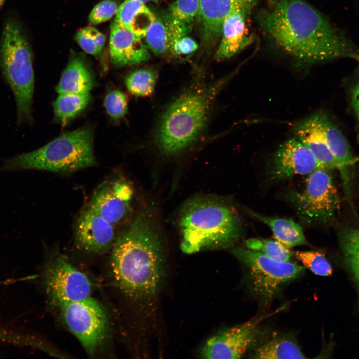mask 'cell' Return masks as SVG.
<instances>
[{
  "label": "cell",
  "mask_w": 359,
  "mask_h": 359,
  "mask_svg": "<svg viewBox=\"0 0 359 359\" xmlns=\"http://www.w3.org/2000/svg\"><path fill=\"white\" fill-rule=\"evenodd\" d=\"M261 24L277 47L299 62L311 64L344 58L359 62V49L303 0H278L264 13Z\"/></svg>",
  "instance_id": "6da1fadb"
},
{
  "label": "cell",
  "mask_w": 359,
  "mask_h": 359,
  "mask_svg": "<svg viewBox=\"0 0 359 359\" xmlns=\"http://www.w3.org/2000/svg\"><path fill=\"white\" fill-rule=\"evenodd\" d=\"M164 244L152 206L143 207L117 238L111 258L116 284L127 297L150 299L161 287L165 273Z\"/></svg>",
  "instance_id": "7a4b0ae2"
},
{
  "label": "cell",
  "mask_w": 359,
  "mask_h": 359,
  "mask_svg": "<svg viewBox=\"0 0 359 359\" xmlns=\"http://www.w3.org/2000/svg\"><path fill=\"white\" fill-rule=\"evenodd\" d=\"M180 248L186 254L232 246L242 232L235 208L219 197L201 195L188 200L179 217Z\"/></svg>",
  "instance_id": "3957f363"
},
{
  "label": "cell",
  "mask_w": 359,
  "mask_h": 359,
  "mask_svg": "<svg viewBox=\"0 0 359 359\" xmlns=\"http://www.w3.org/2000/svg\"><path fill=\"white\" fill-rule=\"evenodd\" d=\"M235 72L208 85L192 88L174 100L162 114L155 134L160 152L171 156L193 144L206 124L215 100Z\"/></svg>",
  "instance_id": "277c9868"
},
{
  "label": "cell",
  "mask_w": 359,
  "mask_h": 359,
  "mask_svg": "<svg viewBox=\"0 0 359 359\" xmlns=\"http://www.w3.org/2000/svg\"><path fill=\"white\" fill-rule=\"evenodd\" d=\"M93 140V131L89 127L66 132L35 151L5 160L0 170L71 172L91 167L96 164Z\"/></svg>",
  "instance_id": "5b68a950"
},
{
  "label": "cell",
  "mask_w": 359,
  "mask_h": 359,
  "mask_svg": "<svg viewBox=\"0 0 359 359\" xmlns=\"http://www.w3.org/2000/svg\"><path fill=\"white\" fill-rule=\"evenodd\" d=\"M0 63L15 96L17 124L31 122L34 77L31 49L18 23L6 22L2 32Z\"/></svg>",
  "instance_id": "8992f818"
},
{
  "label": "cell",
  "mask_w": 359,
  "mask_h": 359,
  "mask_svg": "<svg viewBox=\"0 0 359 359\" xmlns=\"http://www.w3.org/2000/svg\"><path fill=\"white\" fill-rule=\"evenodd\" d=\"M231 251L244 267L253 293L265 301L274 298L284 286L304 270L301 265L275 260L247 248L236 247Z\"/></svg>",
  "instance_id": "52a82bcc"
},
{
  "label": "cell",
  "mask_w": 359,
  "mask_h": 359,
  "mask_svg": "<svg viewBox=\"0 0 359 359\" xmlns=\"http://www.w3.org/2000/svg\"><path fill=\"white\" fill-rule=\"evenodd\" d=\"M60 318L89 355H94L108 335V321L102 305L91 297L63 303L58 307Z\"/></svg>",
  "instance_id": "ba28073f"
},
{
  "label": "cell",
  "mask_w": 359,
  "mask_h": 359,
  "mask_svg": "<svg viewBox=\"0 0 359 359\" xmlns=\"http://www.w3.org/2000/svg\"><path fill=\"white\" fill-rule=\"evenodd\" d=\"M294 196L299 215L308 223L327 222L339 207L337 191L324 168H318L309 174L304 190Z\"/></svg>",
  "instance_id": "9c48e42d"
},
{
  "label": "cell",
  "mask_w": 359,
  "mask_h": 359,
  "mask_svg": "<svg viewBox=\"0 0 359 359\" xmlns=\"http://www.w3.org/2000/svg\"><path fill=\"white\" fill-rule=\"evenodd\" d=\"M44 283L49 299L56 307L91 297L92 286L89 278L63 257H57L47 264Z\"/></svg>",
  "instance_id": "30bf717a"
},
{
  "label": "cell",
  "mask_w": 359,
  "mask_h": 359,
  "mask_svg": "<svg viewBox=\"0 0 359 359\" xmlns=\"http://www.w3.org/2000/svg\"><path fill=\"white\" fill-rule=\"evenodd\" d=\"M277 311L254 317L219 332L205 343L200 355L203 359L241 358L255 342L261 323Z\"/></svg>",
  "instance_id": "8fae6325"
},
{
  "label": "cell",
  "mask_w": 359,
  "mask_h": 359,
  "mask_svg": "<svg viewBox=\"0 0 359 359\" xmlns=\"http://www.w3.org/2000/svg\"><path fill=\"white\" fill-rule=\"evenodd\" d=\"M132 186L124 181L107 182L93 194L88 207L113 225L122 223L131 211Z\"/></svg>",
  "instance_id": "7c38bea8"
},
{
  "label": "cell",
  "mask_w": 359,
  "mask_h": 359,
  "mask_svg": "<svg viewBox=\"0 0 359 359\" xmlns=\"http://www.w3.org/2000/svg\"><path fill=\"white\" fill-rule=\"evenodd\" d=\"M320 168L310 150L298 139L284 142L277 150L271 171L272 180H280L297 175L309 174Z\"/></svg>",
  "instance_id": "4fadbf2b"
},
{
  "label": "cell",
  "mask_w": 359,
  "mask_h": 359,
  "mask_svg": "<svg viewBox=\"0 0 359 359\" xmlns=\"http://www.w3.org/2000/svg\"><path fill=\"white\" fill-rule=\"evenodd\" d=\"M114 225L87 207L77 222L75 241L83 251L100 253L110 248L115 241Z\"/></svg>",
  "instance_id": "5bb4252c"
},
{
  "label": "cell",
  "mask_w": 359,
  "mask_h": 359,
  "mask_svg": "<svg viewBox=\"0 0 359 359\" xmlns=\"http://www.w3.org/2000/svg\"><path fill=\"white\" fill-rule=\"evenodd\" d=\"M254 6H246L230 13L223 21L221 40L215 59L223 61L236 55L252 43L253 36L247 27V18Z\"/></svg>",
  "instance_id": "9a60e30c"
},
{
  "label": "cell",
  "mask_w": 359,
  "mask_h": 359,
  "mask_svg": "<svg viewBox=\"0 0 359 359\" xmlns=\"http://www.w3.org/2000/svg\"><path fill=\"white\" fill-rule=\"evenodd\" d=\"M141 39L114 20L111 25L109 39L113 64L123 67L148 61L151 55Z\"/></svg>",
  "instance_id": "2e32d148"
},
{
  "label": "cell",
  "mask_w": 359,
  "mask_h": 359,
  "mask_svg": "<svg viewBox=\"0 0 359 359\" xmlns=\"http://www.w3.org/2000/svg\"><path fill=\"white\" fill-rule=\"evenodd\" d=\"M295 138L312 152L321 168H339L326 140L322 112L315 113L297 122L293 127Z\"/></svg>",
  "instance_id": "e0dca14e"
},
{
  "label": "cell",
  "mask_w": 359,
  "mask_h": 359,
  "mask_svg": "<svg viewBox=\"0 0 359 359\" xmlns=\"http://www.w3.org/2000/svg\"><path fill=\"white\" fill-rule=\"evenodd\" d=\"M258 0H199L198 14L202 36L206 44H213L221 36L226 17L234 10L246 6H254Z\"/></svg>",
  "instance_id": "ac0fdd59"
},
{
  "label": "cell",
  "mask_w": 359,
  "mask_h": 359,
  "mask_svg": "<svg viewBox=\"0 0 359 359\" xmlns=\"http://www.w3.org/2000/svg\"><path fill=\"white\" fill-rule=\"evenodd\" d=\"M186 33L185 23L172 15L167 21L156 17L144 37L146 45L155 54L161 55Z\"/></svg>",
  "instance_id": "d6986e66"
},
{
  "label": "cell",
  "mask_w": 359,
  "mask_h": 359,
  "mask_svg": "<svg viewBox=\"0 0 359 359\" xmlns=\"http://www.w3.org/2000/svg\"><path fill=\"white\" fill-rule=\"evenodd\" d=\"M155 19L153 13L140 0H125L118 7L115 20L143 38Z\"/></svg>",
  "instance_id": "ffe728a7"
},
{
  "label": "cell",
  "mask_w": 359,
  "mask_h": 359,
  "mask_svg": "<svg viewBox=\"0 0 359 359\" xmlns=\"http://www.w3.org/2000/svg\"><path fill=\"white\" fill-rule=\"evenodd\" d=\"M95 84L94 76L86 63L79 57H72L64 69L56 90L61 93H88Z\"/></svg>",
  "instance_id": "44dd1931"
},
{
  "label": "cell",
  "mask_w": 359,
  "mask_h": 359,
  "mask_svg": "<svg viewBox=\"0 0 359 359\" xmlns=\"http://www.w3.org/2000/svg\"><path fill=\"white\" fill-rule=\"evenodd\" d=\"M322 123L327 144L337 161L346 184L348 182V167L354 160L350 145L338 127L323 112Z\"/></svg>",
  "instance_id": "7402d4cb"
},
{
  "label": "cell",
  "mask_w": 359,
  "mask_h": 359,
  "mask_svg": "<svg viewBox=\"0 0 359 359\" xmlns=\"http://www.w3.org/2000/svg\"><path fill=\"white\" fill-rule=\"evenodd\" d=\"M249 214L271 229L275 239L287 247L307 244L302 227L292 219L263 216L252 211Z\"/></svg>",
  "instance_id": "603a6c76"
},
{
  "label": "cell",
  "mask_w": 359,
  "mask_h": 359,
  "mask_svg": "<svg viewBox=\"0 0 359 359\" xmlns=\"http://www.w3.org/2000/svg\"><path fill=\"white\" fill-rule=\"evenodd\" d=\"M252 358L262 359H305L295 340L286 336H275L264 341L255 350Z\"/></svg>",
  "instance_id": "cb8c5ba5"
},
{
  "label": "cell",
  "mask_w": 359,
  "mask_h": 359,
  "mask_svg": "<svg viewBox=\"0 0 359 359\" xmlns=\"http://www.w3.org/2000/svg\"><path fill=\"white\" fill-rule=\"evenodd\" d=\"M88 93H61L53 103L54 116L57 120L66 123L88 105L91 100Z\"/></svg>",
  "instance_id": "d4e9b609"
},
{
  "label": "cell",
  "mask_w": 359,
  "mask_h": 359,
  "mask_svg": "<svg viewBox=\"0 0 359 359\" xmlns=\"http://www.w3.org/2000/svg\"><path fill=\"white\" fill-rule=\"evenodd\" d=\"M340 242L345 260L359 291V230H344L341 234Z\"/></svg>",
  "instance_id": "484cf974"
},
{
  "label": "cell",
  "mask_w": 359,
  "mask_h": 359,
  "mask_svg": "<svg viewBox=\"0 0 359 359\" xmlns=\"http://www.w3.org/2000/svg\"><path fill=\"white\" fill-rule=\"evenodd\" d=\"M157 74L150 69H142L131 73L125 79L128 90L138 96H147L153 92L157 80Z\"/></svg>",
  "instance_id": "4316f807"
},
{
  "label": "cell",
  "mask_w": 359,
  "mask_h": 359,
  "mask_svg": "<svg viewBox=\"0 0 359 359\" xmlns=\"http://www.w3.org/2000/svg\"><path fill=\"white\" fill-rule=\"evenodd\" d=\"M247 248L259 252L268 257L281 262H289L291 253L278 241L251 238L245 241Z\"/></svg>",
  "instance_id": "83f0119b"
},
{
  "label": "cell",
  "mask_w": 359,
  "mask_h": 359,
  "mask_svg": "<svg viewBox=\"0 0 359 359\" xmlns=\"http://www.w3.org/2000/svg\"><path fill=\"white\" fill-rule=\"evenodd\" d=\"M295 257L303 265L317 275L330 276L333 272L332 266L322 253L313 251H296Z\"/></svg>",
  "instance_id": "f1b7e54d"
},
{
  "label": "cell",
  "mask_w": 359,
  "mask_h": 359,
  "mask_svg": "<svg viewBox=\"0 0 359 359\" xmlns=\"http://www.w3.org/2000/svg\"><path fill=\"white\" fill-rule=\"evenodd\" d=\"M104 104L108 114L114 120L122 119L127 112L126 97L120 90L108 92L105 97Z\"/></svg>",
  "instance_id": "f546056e"
},
{
  "label": "cell",
  "mask_w": 359,
  "mask_h": 359,
  "mask_svg": "<svg viewBox=\"0 0 359 359\" xmlns=\"http://www.w3.org/2000/svg\"><path fill=\"white\" fill-rule=\"evenodd\" d=\"M171 15L185 23L191 22L198 15L199 0H176L171 5Z\"/></svg>",
  "instance_id": "4dcf8cb0"
},
{
  "label": "cell",
  "mask_w": 359,
  "mask_h": 359,
  "mask_svg": "<svg viewBox=\"0 0 359 359\" xmlns=\"http://www.w3.org/2000/svg\"><path fill=\"white\" fill-rule=\"evenodd\" d=\"M118 7V3L114 0H102L91 10L89 21L93 25L105 22L116 14Z\"/></svg>",
  "instance_id": "1f68e13d"
},
{
  "label": "cell",
  "mask_w": 359,
  "mask_h": 359,
  "mask_svg": "<svg viewBox=\"0 0 359 359\" xmlns=\"http://www.w3.org/2000/svg\"><path fill=\"white\" fill-rule=\"evenodd\" d=\"M76 40L80 47L86 53L98 56L101 53L86 27L80 29L76 34Z\"/></svg>",
  "instance_id": "d6a6232c"
},
{
  "label": "cell",
  "mask_w": 359,
  "mask_h": 359,
  "mask_svg": "<svg viewBox=\"0 0 359 359\" xmlns=\"http://www.w3.org/2000/svg\"><path fill=\"white\" fill-rule=\"evenodd\" d=\"M198 45L191 38L184 36L174 44L170 50L176 55H187L197 50Z\"/></svg>",
  "instance_id": "836d02e7"
},
{
  "label": "cell",
  "mask_w": 359,
  "mask_h": 359,
  "mask_svg": "<svg viewBox=\"0 0 359 359\" xmlns=\"http://www.w3.org/2000/svg\"><path fill=\"white\" fill-rule=\"evenodd\" d=\"M350 100L352 109L359 122V80L352 89Z\"/></svg>",
  "instance_id": "e575fe53"
},
{
  "label": "cell",
  "mask_w": 359,
  "mask_h": 359,
  "mask_svg": "<svg viewBox=\"0 0 359 359\" xmlns=\"http://www.w3.org/2000/svg\"><path fill=\"white\" fill-rule=\"evenodd\" d=\"M86 28L98 50L101 52L105 43V36L94 27L90 26Z\"/></svg>",
  "instance_id": "d590c367"
},
{
  "label": "cell",
  "mask_w": 359,
  "mask_h": 359,
  "mask_svg": "<svg viewBox=\"0 0 359 359\" xmlns=\"http://www.w3.org/2000/svg\"><path fill=\"white\" fill-rule=\"evenodd\" d=\"M141 0L142 2H143V3H145V2H149V1H154V2H156V1H158L157 0Z\"/></svg>",
  "instance_id": "8d00e7d4"
},
{
  "label": "cell",
  "mask_w": 359,
  "mask_h": 359,
  "mask_svg": "<svg viewBox=\"0 0 359 359\" xmlns=\"http://www.w3.org/2000/svg\"><path fill=\"white\" fill-rule=\"evenodd\" d=\"M5 0H0V7L2 5Z\"/></svg>",
  "instance_id": "74e56055"
},
{
  "label": "cell",
  "mask_w": 359,
  "mask_h": 359,
  "mask_svg": "<svg viewBox=\"0 0 359 359\" xmlns=\"http://www.w3.org/2000/svg\"><path fill=\"white\" fill-rule=\"evenodd\" d=\"M357 141H358V143H359V132H358V135H357Z\"/></svg>",
  "instance_id": "f35d334b"
},
{
  "label": "cell",
  "mask_w": 359,
  "mask_h": 359,
  "mask_svg": "<svg viewBox=\"0 0 359 359\" xmlns=\"http://www.w3.org/2000/svg\"></svg>",
  "instance_id": "ab89813d"
}]
</instances>
